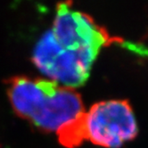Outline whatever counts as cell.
Returning <instances> with one entry per match:
<instances>
[{
	"instance_id": "6da1fadb",
	"label": "cell",
	"mask_w": 148,
	"mask_h": 148,
	"mask_svg": "<svg viewBox=\"0 0 148 148\" xmlns=\"http://www.w3.org/2000/svg\"><path fill=\"white\" fill-rule=\"evenodd\" d=\"M7 94L14 112L45 131H57L85 112L77 91L48 79L11 78Z\"/></svg>"
},
{
	"instance_id": "7a4b0ae2",
	"label": "cell",
	"mask_w": 148,
	"mask_h": 148,
	"mask_svg": "<svg viewBox=\"0 0 148 148\" xmlns=\"http://www.w3.org/2000/svg\"><path fill=\"white\" fill-rule=\"evenodd\" d=\"M96 58L64 49L49 29L37 42L31 61L48 79L73 89L86 83Z\"/></svg>"
},
{
	"instance_id": "3957f363",
	"label": "cell",
	"mask_w": 148,
	"mask_h": 148,
	"mask_svg": "<svg viewBox=\"0 0 148 148\" xmlns=\"http://www.w3.org/2000/svg\"><path fill=\"white\" fill-rule=\"evenodd\" d=\"M87 140L106 148H119L134 139L137 125L131 105L127 100H106L92 105L85 112Z\"/></svg>"
},
{
	"instance_id": "277c9868",
	"label": "cell",
	"mask_w": 148,
	"mask_h": 148,
	"mask_svg": "<svg viewBox=\"0 0 148 148\" xmlns=\"http://www.w3.org/2000/svg\"><path fill=\"white\" fill-rule=\"evenodd\" d=\"M71 5V2L57 4L51 32L64 49L97 57L103 47L116 38H111L91 16L73 10Z\"/></svg>"
},
{
	"instance_id": "5b68a950",
	"label": "cell",
	"mask_w": 148,
	"mask_h": 148,
	"mask_svg": "<svg viewBox=\"0 0 148 148\" xmlns=\"http://www.w3.org/2000/svg\"><path fill=\"white\" fill-rule=\"evenodd\" d=\"M84 116L85 112L56 131L61 145L67 148H75L87 140Z\"/></svg>"
}]
</instances>
